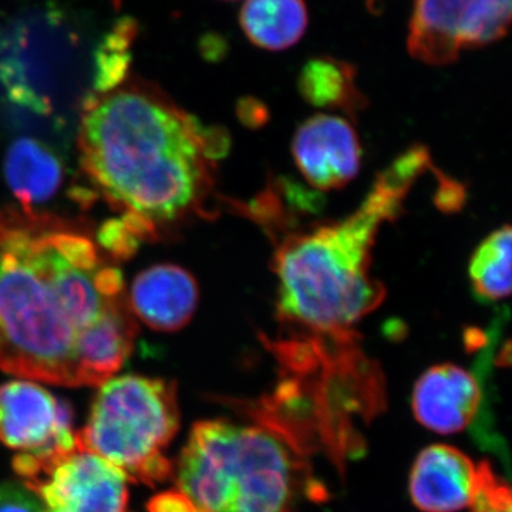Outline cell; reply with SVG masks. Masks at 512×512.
<instances>
[{
  "instance_id": "obj_19",
  "label": "cell",
  "mask_w": 512,
  "mask_h": 512,
  "mask_svg": "<svg viewBox=\"0 0 512 512\" xmlns=\"http://www.w3.org/2000/svg\"><path fill=\"white\" fill-rule=\"evenodd\" d=\"M97 245L111 261H127L137 254L141 241L127 227L123 218L107 220L97 231H94Z\"/></svg>"
},
{
  "instance_id": "obj_22",
  "label": "cell",
  "mask_w": 512,
  "mask_h": 512,
  "mask_svg": "<svg viewBox=\"0 0 512 512\" xmlns=\"http://www.w3.org/2000/svg\"><path fill=\"white\" fill-rule=\"evenodd\" d=\"M238 116L248 126H261L268 117V111L261 101L248 97L238 104Z\"/></svg>"
},
{
  "instance_id": "obj_6",
  "label": "cell",
  "mask_w": 512,
  "mask_h": 512,
  "mask_svg": "<svg viewBox=\"0 0 512 512\" xmlns=\"http://www.w3.org/2000/svg\"><path fill=\"white\" fill-rule=\"evenodd\" d=\"M73 424L70 403L33 380L0 386V443L19 451L12 466L20 481L77 447Z\"/></svg>"
},
{
  "instance_id": "obj_5",
  "label": "cell",
  "mask_w": 512,
  "mask_h": 512,
  "mask_svg": "<svg viewBox=\"0 0 512 512\" xmlns=\"http://www.w3.org/2000/svg\"><path fill=\"white\" fill-rule=\"evenodd\" d=\"M178 387L161 377H111L94 394L77 444L116 467L131 483L157 487L174 476L165 450L180 430Z\"/></svg>"
},
{
  "instance_id": "obj_11",
  "label": "cell",
  "mask_w": 512,
  "mask_h": 512,
  "mask_svg": "<svg viewBox=\"0 0 512 512\" xmlns=\"http://www.w3.org/2000/svg\"><path fill=\"white\" fill-rule=\"evenodd\" d=\"M481 403L477 377L457 365H437L420 376L413 390V413L429 430L460 433L476 419Z\"/></svg>"
},
{
  "instance_id": "obj_2",
  "label": "cell",
  "mask_w": 512,
  "mask_h": 512,
  "mask_svg": "<svg viewBox=\"0 0 512 512\" xmlns=\"http://www.w3.org/2000/svg\"><path fill=\"white\" fill-rule=\"evenodd\" d=\"M227 131L205 127L153 84L126 80L83 106L80 165L97 194L163 238L215 217Z\"/></svg>"
},
{
  "instance_id": "obj_23",
  "label": "cell",
  "mask_w": 512,
  "mask_h": 512,
  "mask_svg": "<svg viewBox=\"0 0 512 512\" xmlns=\"http://www.w3.org/2000/svg\"><path fill=\"white\" fill-rule=\"evenodd\" d=\"M231 2H232V0H231Z\"/></svg>"
},
{
  "instance_id": "obj_13",
  "label": "cell",
  "mask_w": 512,
  "mask_h": 512,
  "mask_svg": "<svg viewBox=\"0 0 512 512\" xmlns=\"http://www.w3.org/2000/svg\"><path fill=\"white\" fill-rule=\"evenodd\" d=\"M6 183L20 207L35 208L49 201L63 181V164L55 151L36 138L13 141L5 157Z\"/></svg>"
},
{
  "instance_id": "obj_12",
  "label": "cell",
  "mask_w": 512,
  "mask_h": 512,
  "mask_svg": "<svg viewBox=\"0 0 512 512\" xmlns=\"http://www.w3.org/2000/svg\"><path fill=\"white\" fill-rule=\"evenodd\" d=\"M478 466L456 447L424 448L410 474L413 504L423 512H457L470 507L476 495Z\"/></svg>"
},
{
  "instance_id": "obj_20",
  "label": "cell",
  "mask_w": 512,
  "mask_h": 512,
  "mask_svg": "<svg viewBox=\"0 0 512 512\" xmlns=\"http://www.w3.org/2000/svg\"><path fill=\"white\" fill-rule=\"evenodd\" d=\"M0 512H43L37 495L20 481L0 483Z\"/></svg>"
},
{
  "instance_id": "obj_17",
  "label": "cell",
  "mask_w": 512,
  "mask_h": 512,
  "mask_svg": "<svg viewBox=\"0 0 512 512\" xmlns=\"http://www.w3.org/2000/svg\"><path fill=\"white\" fill-rule=\"evenodd\" d=\"M136 35V22L121 19L111 32L104 36L96 53L94 93H109L126 82L131 62L130 49Z\"/></svg>"
},
{
  "instance_id": "obj_4",
  "label": "cell",
  "mask_w": 512,
  "mask_h": 512,
  "mask_svg": "<svg viewBox=\"0 0 512 512\" xmlns=\"http://www.w3.org/2000/svg\"><path fill=\"white\" fill-rule=\"evenodd\" d=\"M173 477L197 512H288L296 461L272 430L202 420L192 426Z\"/></svg>"
},
{
  "instance_id": "obj_1",
  "label": "cell",
  "mask_w": 512,
  "mask_h": 512,
  "mask_svg": "<svg viewBox=\"0 0 512 512\" xmlns=\"http://www.w3.org/2000/svg\"><path fill=\"white\" fill-rule=\"evenodd\" d=\"M111 262L87 221L0 208V370L64 387L116 375L138 328Z\"/></svg>"
},
{
  "instance_id": "obj_8",
  "label": "cell",
  "mask_w": 512,
  "mask_h": 512,
  "mask_svg": "<svg viewBox=\"0 0 512 512\" xmlns=\"http://www.w3.org/2000/svg\"><path fill=\"white\" fill-rule=\"evenodd\" d=\"M23 484L43 512H131L126 476L79 444Z\"/></svg>"
},
{
  "instance_id": "obj_9",
  "label": "cell",
  "mask_w": 512,
  "mask_h": 512,
  "mask_svg": "<svg viewBox=\"0 0 512 512\" xmlns=\"http://www.w3.org/2000/svg\"><path fill=\"white\" fill-rule=\"evenodd\" d=\"M296 167L312 187L339 190L359 174L362 147L345 117L320 113L302 123L292 141Z\"/></svg>"
},
{
  "instance_id": "obj_21",
  "label": "cell",
  "mask_w": 512,
  "mask_h": 512,
  "mask_svg": "<svg viewBox=\"0 0 512 512\" xmlns=\"http://www.w3.org/2000/svg\"><path fill=\"white\" fill-rule=\"evenodd\" d=\"M147 510L148 512H197L187 495L177 488L154 495L148 501Z\"/></svg>"
},
{
  "instance_id": "obj_15",
  "label": "cell",
  "mask_w": 512,
  "mask_h": 512,
  "mask_svg": "<svg viewBox=\"0 0 512 512\" xmlns=\"http://www.w3.org/2000/svg\"><path fill=\"white\" fill-rule=\"evenodd\" d=\"M356 76L352 63L332 56H316L303 64L298 90L303 100L313 107L343 111L353 117L367 106Z\"/></svg>"
},
{
  "instance_id": "obj_10",
  "label": "cell",
  "mask_w": 512,
  "mask_h": 512,
  "mask_svg": "<svg viewBox=\"0 0 512 512\" xmlns=\"http://www.w3.org/2000/svg\"><path fill=\"white\" fill-rule=\"evenodd\" d=\"M127 301L134 318L156 332L171 333L191 322L200 301V289L183 266L158 264L134 278Z\"/></svg>"
},
{
  "instance_id": "obj_16",
  "label": "cell",
  "mask_w": 512,
  "mask_h": 512,
  "mask_svg": "<svg viewBox=\"0 0 512 512\" xmlns=\"http://www.w3.org/2000/svg\"><path fill=\"white\" fill-rule=\"evenodd\" d=\"M511 228L495 229L478 245L468 266L473 291L485 302H500L511 293Z\"/></svg>"
},
{
  "instance_id": "obj_18",
  "label": "cell",
  "mask_w": 512,
  "mask_h": 512,
  "mask_svg": "<svg viewBox=\"0 0 512 512\" xmlns=\"http://www.w3.org/2000/svg\"><path fill=\"white\" fill-rule=\"evenodd\" d=\"M473 512H512L510 485L494 473L490 463L478 464V481Z\"/></svg>"
},
{
  "instance_id": "obj_14",
  "label": "cell",
  "mask_w": 512,
  "mask_h": 512,
  "mask_svg": "<svg viewBox=\"0 0 512 512\" xmlns=\"http://www.w3.org/2000/svg\"><path fill=\"white\" fill-rule=\"evenodd\" d=\"M239 25L252 45L282 52L301 42L309 25L305 0H245Z\"/></svg>"
},
{
  "instance_id": "obj_3",
  "label": "cell",
  "mask_w": 512,
  "mask_h": 512,
  "mask_svg": "<svg viewBox=\"0 0 512 512\" xmlns=\"http://www.w3.org/2000/svg\"><path fill=\"white\" fill-rule=\"evenodd\" d=\"M433 168L429 150L407 148L377 175L348 217L275 232L276 315L289 330L338 335L379 308L386 288L372 275L377 235L402 214L421 175Z\"/></svg>"
},
{
  "instance_id": "obj_7",
  "label": "cell",
  "mask_w": 512,
  "mask_h": 512,
  "mask_svg": "<svg viewBox=\"0 0 512 512\" xmlns=\"http://www.w3.org/2000/svg\"><path fill=\"white\" fill-rule=\"evenodd\" d=\"M511 15L512 0H416L407 49L421 63L447 66L464 50L500 42Z\"/></svg>"
}]
</instances>
